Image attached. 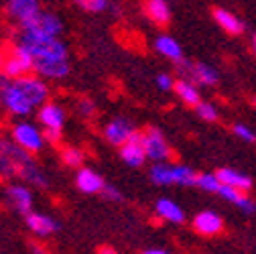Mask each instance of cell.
<instances>
[{
    "label": "cell",
    "instance_id": "1",
    "mask_svg": "<svg viewBox=\"0 0 256 254\" xmlns=\"http://www.w3.org/2000/svg\"><path fill=\"white\" fill-rule=\"evenodd\" d=\"M16 45L30 55L35 74L49 80H61L70 74L68 47L57 37H37V35L18 33Z\"/></svg>",
    "mask_w": 256,
    "mask_h": 254
},
{
    "label": "cell",
    "instance_id": "2",
    "mask_svg": "<svg viewBox=\"0 0 256 254\" xmlns=\"http://www.w3.org/2000/svg\"><path fill=\"white\" fill-rule=\"evenodd\" d=\"M0 146H2V150L8 154L10 163H12V169H14V175L22 177L24 181L33 183L37 187H47V177L43 175V171L35 163V158L30 156V152L20 148L16 142L2 140V138H0Z\"/></svg>",
    "mask_w": 256,
    "mask_h": 254
},
{
    "label": "cell",
    "instance_id": "3",
    "mask_svg": "<svg viewBox=\"0 0 256 254\" xmlns=\"http://www.w3.org/2000/svg\"><path fill=\"white\" fill-rule=\"evenodd\" d=\"M148 177L154 185H196V171L187 165H169V163H154L148 171Z\"/></svg>",
    "mask_w": 256,
    "mask_h": 254
},
{
    "label": "cell",
    "instance_id": "4",
    "mask_svg": "<svg viewBox=\"0 0 256 254\" xmlns=\"http://www.w3.org/2000/svg\"><path fill=\"white\" fill-rule=\"evenodd\" d=\"M0 102L14 116H28L35 110V106L30 104V100L26 98V94L22 92L18 82L6 76H0Z\"/></svg>",
    "mask_w": 256,
    "mask_h": 254
},
{
    "label": "cell",
    "instance_id": "5",
    "mask_svg": "<svg viewBox=\"0 0 256 254\" xmlns=\"http://www.w3.org/2000/svg\"><path fill=\"white\" fill-rule=\"evenodd\" d=\"M41 126H43V134L47 140L51 142H59L61 140V130H63V124H66V110H63L59 104L55 102H45L39 108L37 114Z\"/></svg>",
    "mask_w": 256,
    "mask_h": 254
},
{
    "label": "cell",
    "instance_id": "6",
    "mask_svg": "<svg viewBox=\"0 0 256 254\" xmlns=\"http://www.w3.org/2000/svg\"><path fill=\"white\" fill-rule=\"evenodd\" d=\"M0 72H2V76L10 78V80L28 76L30 72H33V61H30V55L22 47L14 45L8 53L0 55Z\"/></svg>",
    "mask_w": 256,
    "mask_h": 254
},
{
    "label": "cell",
    "instance_id": "7",
    "mask_svg": "<svg viewBox=\"0 0 256 254\" xmlns=\"http://www.w3.org/2000/svg\"><path fill=\"white\" fill-rule=\"evenodd\" d=\"M140 140H142L146 158H150L152 163H167L169 161L171 146L156 126H148L144 132H140Z\"/></svg>",
    "mask_w": 256,
    "mask_h": 254
},
{
    "label": "cell",
    "instance_id": "8",
    "mask_svg": "<svg viewBox=\"0 0 256 254\" xmlns=\"http://www.w3.org/2000/svg\"><path fill=\"white\" fill-rule=\"evenodd\" d=\"M179 72L183 78L191 80L196 86H204V88H212L220 82V74L216 68L208 66L204 61H187V59H181L179 63Z\"/></svg>",
    "mask_w": 256,
    "mask_h": 254
},
{
    "label": "cell",
    "instance_id": "9",
    "mask_svg": "<svg viewBox=\"0 0 256 254\" xmlns=\"http://www.w3.org/2000/svg\"><path fill=\"white\" fill-rule=\"evenodd\" d=\"M20 33L26 35H37V37H59L61 33V20L53 12L39 10L33 18L20 24Z\"/></svg>",
    "mask_w": 256,
    "mask_h": 254
},
{
    "label": "cell",
    "instance_id": "10",
    "mask_svg": "<svg viewBox=\"0 0 256 254\" xmlns=\"http://www.w3.org/2000/svg\"><path fill=\"white\" fill-rule=\"evenodd\" d=\"M12 140L26 152H39L45 144V134L30 122H18L12 128Z\"/></svg>",
    "mask_w": 256,
    "mask_h": 254
},
{
    "label": "cell",
    "instance_id": "11",
    "mask_svg": "<svg viewBox=\"0 0 256 254\" xmlns=\"http://www.w3.org/2000/svg\"><path fill=\"white\" fill-rule=\"evenodd\" d=\"M134 126L132 122L124 118V116H116L112 118L108 124H106V128H104V136L110 144H116V146H122L126 140H130V136L134 134Z\"/></svg>",
    "mask_w": 256,
    "mask_h": 254
},
{
    "label": "cell",
    "instance_id": "12",
    "mask_svg": "<svg viewBox=\"0 0 256 254\" xmlns=\"http://www.w3.org/2000/svg\"><path fill=\"white\" fill-rule=\"evenodd\" d=\"M18 86L22 88V92L26 94V98L30 100L35 108L37 106H43L47 100H49V88L47 84L37 78V76H22V78H16Z\"/></svg>",
    "mask_w": 256,
    "mask_h": 254
},
{
    "label": "cell",
    "instance_id": "13",
    "mask_svg": "<svg viewBox=\"0 0 256 254\" xmlns=\"http://www.w3.org/2000/svg\"><path fill=\"white\" fill-rule=\"evenodd\" d=\"M191 228L202 236H218L224 230V218L214 210H206V212H200L194 218Z\"/></svg>",
    "mask_w": 256,
    "mask_h": 254
},
{
    "label": "cell",
    "instance_id": "14",
    "mask_svg": "<svg viewBox=\"0 0 256 254\" xmlns=\"http://www.w3.org/2000/svg\"><path fill=\"white\" fill-rule=\"evenodd\" d=\"M120 158L128 165V167H142L146 161V152L140 140V132H134L130 136V140H126L120 146Z\"/></svg>",
    "mask_w": 256,
    "mask_h": 254
},
{
    "label": "cell",
    "instance_id": "15",
    "mask_svg": "<svg viewBox=\"0 0 256 254\" xmlns=\"http://www.w3.org/2000/svg\"><path fill=\"white\" fill-rule=\"evenodd\" d=\"M212 16H214L216 24L224 30V33H228L232 37H240L244 30H246L244 20L238 14H234L232 10H228V8H214L212 10Z\"/></svg>",
    "mask_w": 256,
    "mask_h": 254
},
{
    "label": "cell",
    "instance_id": "16",
    "mask_svg": "<svg viewBox=\"0 0 256 254\" xmlns=\"http://www.w3.org/2000/svg\"><path fill=\"white\" fill-rule=\"evenodd\" d=\"M26 226L30 228V232L45 238V236H53L55 232H59V224L55 222V218L47 216V214H39V212H28L26 216Z\"/></svg>",
    "mask_w": 256,
    "mask_h": 254
},
{
    "label": "cell",
    "instance_id": "17",
    "mask_svg": "<svg viewBox=\"0 0 256 254\" xmlns=\"http://www.w3.org/2000/svg\"><path fill=\"white\" fill-rule=\"evenodd\" d=\"M216 175H218L222 185H230V187L238 189V192H244V194H248L252 189V185H254L250 175H246L238 169H232V167H222V169L216 171Z\"/></svg>",
    "mask_w": 256,
    "mask_h": 254
},
{
    "label": "cell",
    "instance_id": "18",
    "mask_svg": "<svg viewBox=\"0 0 256 254\" xmlns=\"http://www.w3.org/2000/svg\"><path fill=\"white\" fill-rule=\"evenodd\" d=\"M6 196H8V202L12 204V208L18 214L26 216L28 212H33V194H30L28 187H24V185H10Z\"/></svg>",
    "mask_w": 256,
    "mask_h": 254
},
{
    "label": "cell",
    "instance_id": "19",
    "mask_svg": "<svg viewBox=\"0 0 256 254\" xmlns=\"http://www.w3.org/2000/svg\"><path fill=\"white\" fill-rule=\"evenodd\" d=\"M39 10L41 8L37 4V0H8V14L12 20L18 22V26L28 18H33Z\"/></svg>",
    "mask_w": 256,
    "mask_h": 254
},
{
    "label": "cell",
    "instance_id": "20",
    "mask_svg": "<svg viewBox=\"0 0 256 254\" xmlns=\"http://www.w3.org/2000/svg\"><path fill=\"white\" fill-rule=\"evenodd\" d=\"M173 90H175V94H177V98H179L183 104L191 106V108H196V106L202 102V94H200L198 86L191 82V80H187V78L175 80Z\"/></svg>",
    "mask_w": 256,
    "mask_h": 254
},
{
    "label": "cell",
    "instance_id": "21",
    "mask_svg": "<svg viewBox=\"0 0 256 254\" xmlns=\"http://www.w3.org/2000/svg\"><path fill=\"white\" fill-rule=\"evenodd\" d=\"M154 212L156 216L165 220V222H171V224H183L185 222V212L179 204H175L173 200L169 198H161L154 206Z\"/></svg>",
    "mask_w": 256,
    "mask_h": 254
},
{
    "label": "cell",
    "instance_id": "22",
    "mask_svg": "<svg viewBox=\"0 0 256 254\" xmlns=\"http://www.w3.org/2000/svg\"><path fill=\"white\" fill-rule=\"evenodd\" d=\"M76 183H78V189L82 194H100L102 192V187H104V179L92 171V169H86L82 167L76 175Z\"/></svg>",
    "mask_w": 256,
    "mask_h": 254
},
{
    "label": "cell",
    "instance_id": "23",
    "mask_svg": "<svg viewBox=\"0 0 256 254\" xmlns=\"http://www.w3.org/2000/svg\"><path fill=\"white\" fill-rule=\"evenodd\" d=\"M144 14L154 24H169L171 20V8L167 0H146L144 2Z\"/></svg>",
    "mask_w": 256,
    "mask_h": 254
},
{
    "label": "cell",
    "instance_id": "24",
    "mask_svg": "<svg viewBox=\"0 0 256 254\" xmlns=\"http://www.w3.org/2000/svg\"><path fill=\"white\" fill-rule=\"evenodd\" d=\"M154 49L161 53L163 57H167V59H171V61H175V63H179L181 59H185L183 47H181L171 35H158L156 41H154Z\"/></svg>",
    "mask_w": 256,
    "mask_h": 254
},
{
    "label": "cell",
    "instance_id": "25",
    "mask_svg": "<svg viewBox=\"0 0 256 254\" xmlns=\"http://www.w3.org/2000/svg\"><path fill=\"white\" fill-rule=\"evenodd\" d=\"M84 158H86L84 152L80 148H76V146H63L61 148V161L66 163L68 167H72V169H82Z\"/></svg>",
    "mask_w": 256,
    "mask_h": 254
},
{
    "label": "cell",
    "instance_id": "26",
    "mask_svg": "<svg viewBox=\"0 0 256 254\" xmlns=\"http://www.w3.org/2000/svg\"><path fill=\"white\" fill-rule=\"evenodd\" d=\"M196 185L200 189H204V192H208V194H218L222 183H220L216 173H202V175L196 177Z\"/></svg>",
    "mask_w": 256,
    "mask_h": 254
},
{
    "label": "cell",
    "instance_id": "27",
    "mask_svg": "<svg viewBox=\"0 0 256 254\" xmlns=\"http://www.w3.org/2000/svg\"><path fill=\"white\" fill-rule=\"evenodd\" d=\"M196 114H198V116H200V120H204V122H216V120H218V116H220V112H218L216 104L206 102V100H202V102L196 106Z\"/></svg>",
    "mask_w": 256,
    "mask_h": 254
},
{
    "label": "cell",
    "instance_id": "28",
    "mask_svg": "<svg viewBox=\"0 0 256 254\" xmlns=\"http://www.w3.org/2000/svg\"><path fill=\"white\" fill-rule=\"evenodd\" d=\"M232 132H234V136H238L240 140H244V142H248V144H254V142H256V130L250 128L248 124L236 122V124L232 126Z\"/></svg>",
    "mask_w": 256,
    "mask_h": 254
},
{
    "label": "cell",
    "instance_id": "29",
    "mask_svg": "<svg viewBox=\"0 0 256 254\" xmlns=\"http://www.w3.org/2000/svg\"><path fill=\"white\" fill-rule=\"evenodd\" d=\"M74 2L88 12H102L108 6V0H74Z\"/></svg>",
    "mask_w": 256,
    "mask_h": 254
},
{
    "label": "cell",
    "instance_id": "30",
    "mask_svg": "<svg viewBox=\"0 0 256 254\" xmlns=\"http://www.w3.org/2000/svg\"><path fill=\"white\" fill-rule=\"evenodd\" d=\"M218 196L220 198H224L226 202H230V204H238L240 202V198L244 196V192H238V189H234V187H230V185H220V189H218Z\"/></svg>",
    "mask_w": 256,
    "mask_h": 254
},
{
    "label": "cell",
    "instance_id": "31",
    "mask_svg": "<svg viewBox=\"0 0 256 254\" xmlns=\"http://www.w3.org/2000/svg\"><path fill=\"white\" fill-rule=\"evenodd\" d=\"M78 112H80L84 118H92V116L96 114V104H94L92 100H88V98H82V100L78 102Z\"/></svg>",
    "mask_w": 256,
    "mask_h": 254
},
{
    "label": "cell",
    "instance_id": "32",
    "mask_svg": "<svg viewBox=\"0 0 256 254\" xmlns=\"http://www.w3.org/2000/svg\"><path fill=\"white\" fill-rule=\"evenodd\" d=\"M156 86H158V90H163V92H171L173 86H175V80L169 74H158L156 76Z\"/></svg>",
    "mask_w": 256,
    "mask_h": 254
},
{
    "label": "cell",
    "instance_id": "33",
    "mask_svg": "<svg viewBox=\"0 0 256 254\" xmlns=\"http://www.w3.org/2000/svg\"><path fill=\"white\" fill-rule=\"evenodd\" d=\"M106 200H110V202H122V194L118 192V189L114 187V185H108V183H104V187H102V192H100Z\"/></svg>",
    "mask_w": 256,
    "mask_h": 254
},
{
    "label": "cell",
    "instance_id": "34",
    "mask_svg": "<svg viewBox=\"0 0 256 254\" xmlns=\"http://www.w3.org/2000/svg\"><path fill=\"white\" fill-rule=\"evenodd\" d=\"M236 208H238L240 212L248 214V216H250V214H256V204H254V202H252V200H250V198H248L246 194H244V196L240 198V202L236 204Z\"/></svg>",
    "mask_w": 256,
    "mask_h": 254
},
{
    "label": "cell",
    "instance_id": "35",
    "mask_svg": "<svg viewBox=\"0 0 256 254\" xmlns=\"http://www.w3.org/2000/svg\"><path fill=\"white\" fill-rule=\"evenodd\" d=\"M142 254H169V252L163 250V248H148V250H144Z\"/></svg>",
    "mask_w": 256,
    "mask_h": 254
},
{
    "label": "cell",
    "instance_id": "36",
    "mask_svg": "<svg viewBox=\"0 0 256 254\" xmlns=\"http://www.w3.org/2000/svg\"><path fill=\"white\" fill-rule=\"evenodd\" d=\"M98 252H100V254H118V252H116L114 248H110V246H102Z\"/></svg>",
    "mask_w": 256,
    "mask_h": 254
},
{
    "label": "cell",
    "instance_id": "37",
    "mask_svg": "<svg viewBox=\"0 0 256 254\" xmlns=\"http://www.w3.org/2000/svg\"><path fill=\"white\" fill-rule=\"evenodd\" d=\"M252 49H254V55H256V33L252 35Z\"/></svg>",
    "mask_w": 256,
    "mask_h": 254
},
{
    "label": "cell",
    "instance_id": "38",
    "mask_svg": "<svg viewBox=\"0 0 256 254\" xmlns=\"http://www.w3.org/2000/svg\"><path fill=\"white\" fill-rule=\"evenodd\" d=\"M252 106H254V110H256V98H254V100H252Z\"/></svg>",
    "mask_w": 256,
    "mask_h": 254
}]
</instances>
